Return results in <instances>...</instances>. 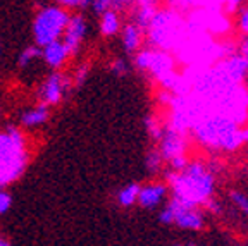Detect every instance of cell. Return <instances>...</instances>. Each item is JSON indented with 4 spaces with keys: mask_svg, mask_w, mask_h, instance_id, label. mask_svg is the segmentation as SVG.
Returning <instances> with one entry per match:
<instances>
[{
    "mask_svg": "<svg viewBox=\"0 0 248 246\" xmlns=\"http://www.w3.org/2000/svg\"><path fill=\"white\" fill-rule=\"evenodd\" d=\"M170 196L195 207H209L216 193V174L202 160H190L178 170H167Z\"/></svg>",
    "mask_w": 248,
    "mask_h": 246,
    "instance_id": "cell-1",
    "label": "cell"
},
{
    "mask_svg": "<svg viewBox=\"0 0 248 246\" xmlns=\"http://www.w3.org/2000/svg\"><path fill=\"white\" fill-rule=\"evenodd\" d=\"M195 139L209 150L236 152L248 145V126L236 123L231 117L219 112L205 110L191 127Z\"/></svg>",
    "mask_w": 248,
    "mask_h": 246,
    "instance_id": "cell-2",
    "label": "cell"
},
{
    "mask_svg": "<svg viewBox=\"0 0 248 246\" xmlns=\"http://www.w3.org/2000/svg\"><path fill=\"white\" fill-rule=\"evenodd\" d=\"M30 164V148L23 129L7 126L0 129V189L23 177Z\"/></svg>",
    "mask_w": 248,
    "mask_h": 246,
    "instance_id": "cell-3",
    "label": "cell"
},
{
    "mask_svg": "<svg viewBox=\"0 0 248 246\" xmlns=\"http://www.w3.org/2000/svg\"><path fill=\"white\" fill-rule=\"evenodd\" d=\"M133 64L140 73L147 74L155 83H159L164 92L174 93V95L178 93L181 81H179V74L176 71L174 57L169 52L143 46L138 54H135Z\"/></svg>",
    "mask_w": 248,
    "mask_h": 246,
    "instance_id": "cell-4",
    "label": "cell"
},
{
    "mask_svg": "<svg viewBox=\"0 0 248 246\" xmlns=\"http://www.w3.org/2000/svg\"><path fill=\"white\" fill-rule=\"evenodd\" d=\"M71 14L66 7L59 4L43 5L36 11L33 19V40L35 45L46 46L54 42L62 40L66 28L69 24Z\"/></svg>",
    "mask_w": 248,
    "mask_h": 246,
    "instance_id": "cell-5",
    "label": "cell"
},
{
    "mask_svg": "<svg viewBox=\"0 0 248 246\" xmlns=\"http://www.w3.org/2000/svg\"><path fill=\"white\" fill-rule=\"evenodd\" d=\"M181 17L176 9H159L145 31L148 46L164 52L174 50L181 36Z\"/></svg>",
    "mask_w": 248,
    "mask_h": 246,
    "instance_id": "cell-6",
    "label": "cell"
},
{
    "mask_svg": "<svg viewBox=\"0 0 248 246\" xmlns=\"http://www.w3.org/2000/svg\"><path fill=\"white\" fill-rule=\"evenodd\" d=\"M159 220L166 226H174L183 231L197 232L205 227V214L200 207L185 203L170 196L169 201L160 208Z\"/></svg>",
    "mask_w": 248,
    "mask_h": 246,
    "instance_id": "cell-7",
    "label": "cell"
},
{
    "mask_svg": "<svg viewBox=\"0 0 248 246\" xmlns=\"http://www.w3.org/2000/svg\"><path fill=\"white\" fill-rule=\"evenodd\" d=\"M188 131H183L179 127L172 126L170 123L164 124V131L160 135L159 141L155 146L159 148L166 166L169 170H178L185 167L190 158H188Z\"/></svg>",
    "mask_w": 248,
    "mask_h": 246,
    "instance_id": "cell-8",
    "label": "cell"
},
{
    "mask_svg": "<svg viewBox=\"0 0 248 246\" xmlns=\"http://www.w3.org/2000/svg\"><path fill=\"white\" fill-rule=\"evenodd\" d=\"M71 88H74L71 76L61 73V71H52L43 79L42 85L36 88L38 104H43L46 107H57L66 98V95L69 93Z\"/></svg>",
    "mask_w": 248,
    "mask_h": 246,
    "instance_id": "cell-9",
    "label": "cell"
},
{
    "mask_svg": "<svg viewBox=\"0 0 248 246\" xmlns=\"http://www.w3.org/2000/svg\"><path fill=\"white\" fill-rule=\"evenodd\" d=\"M170 189L166 181H150L147 184H141V191H140V200L138 205L145 210H157L162 208L164 205L169 201Z\"/></svg>",
    "mask_w": 248,
    "mask_h": 246,
    "instance_id": "cell-10",
    "label": "cell"
},
{
    "mask_svg": "<svg viewBox=\"0 0 248 246\" xmlns=\"http://www.w3.org/2000/svg\"><path fill=\"white\" fill-rule=\"evenodd\" d=\"M86 33H88V21L83 14L79 12H74L71 14V19L69 24L66 28V33L62 36V42L64 45L67 46V50H69L71 57L79 54L83 46V42L86 38Z\"/></svg>",
    "mask_w": 248,
    "mask_h": 246,
    "instance_id": "cell-11",
    "label": "cell"
},
{
    "mask_svg": "<svg viewBox=\"0 0 248 246\" xmlns=\"http://www.w3.org/2000/svg\"><path fill=\"white\" fill-rule=\"evenodd\" d=\"M119 38H121V45H123L124 52L133 55V54H138V52L143 48V42L147 40V36H145L143 28H140L135 21H129V23L123 24Z\"/></svg>",
    "mask_w": 248,
    "mask_h": 246,
    "instance_id": "cell-12",
    "label": "cell"
},
{
    "mask_svg": "<svg viewBox=\"0 0 248 246\" xmlns=\"http://www.w3.org/2000/svg\"><path fill=\"white\" fill-rule=\"evenodd\" d=\"M50 119V107L43 104H36L30 108H24L19 114V124L24 129H36L45 126Z\"/></svg>",
    "mask_w": 248,
    "mask_h": 246,
    "instance_id": "cell-13",
    "label": "cell"
},
{
    "mask_svg": "<svg viewBox=\"0 0 248 246\" xmlns=\"http://www.w3.org/2000/svg\"><path fill=\"white\" fill-rule=\"evenodd\" d=\"M69 57H71V54H69L67 46L64 45V42H62V40L54 42V43H50V45H46V46H43V48H42L43 62H45V64L48 65L52 71L61 69L62 65L69 61Z\"/></svg>",
    "mask_w": 248,
    "mask_h": 246,
    "instance_id": "cell-14",
    "label": "cell"
},
{
    "mask_svg": "<svg viewBox=\"0 0 248 246\" xmlns=\"http://www.w3.org/2000/svg\"><path fill=\"white\" fill-rule=\"evenodd\" d=\"M98 30L104 38H112V36L119 35L123 30V21H121V14L117 9H110L105 14L100 15V23H98Z\"/></svg>",
    "mask_w": 248,
    "mask_h": 246,
    "instance_id": "cell-15",
    "label": "cell"
},
{
    "mask_svg": "<svg viewBox=\"0 0 248 246\" xmlns=\"http://www.w3.org/2000/svg\"><path fill=\"white\" fill-rule=\"evenodd\" d=\"M140 191H141V184L140 183H129V184L123 186L116 195L117 205L123 208H131L135 205H138Z\"/></svg>",
    "mask_w": 248,
    "mask_h": 246,
    "instance_id": "cell-16",
    "label": "cell"
},
{
    "mask_svg": "<svg viewBox=\"0 0 248 246\" xmlns=\"http://www.w3.org/2000/svg\"><path fill=\"white\" fill-rule=\"evenodd\" d=\"M38 59H42V46L33 43V45L26 46L19 54V57H17V67H19V69H26V67H30V65L35 61H38Z\"/></svg>",
    "mask_w": 248,
    "mask_h": 246,
    "instance_id": "cell-17",
    "label": "cell"
},
{
    "mask_svg": "<svg viewBox=\"0 0 248 246\" xmlns=\"http://www.w3.org/2000/svg\"><path fill=\"white\" fill-rule=\"evenodd\" d=\"M145 167L150 174H159L162 172V169L166 167V162H164L162 155H160L159 148L154 146L147 152V157H145Z\"/></svg>",
    "mask_w": 248,
    "mask_h": 246,
    "instance_id": "cell-18",
    "label": "cell"
},
{
    "mask_svg": "<svg viewBox=\"0 0 248 246\" xmlns=\"http://www.w3.org/2000/svg\"><path fill=\"white\" fill-rule=\"evenodd\" d=\"M228 198L231 201V205L240 212L241 215H245L248 219V195L241 189H231L228 193Z\"/></svg>",
    "mask_w": 248,
    "mask_h": 246,
    "instance_id": "cell-19",
    "label": "cell"
},
{
    "mask_svg": "<svg viewBox=\"0 0 248 246\" xmlns=\"http://www.w3.org/2000/svg\"><path fill=\"white\" fill-rule=\"evenodd\" d=\"M145 127H147V133L150 135V138L154 139L155 143L159 141L160 135H162V131H164V123H160L157 117L148 116L147 119H145Z\"/></svg>",
    "mask_w": 248,
    "mask_h": 246,
    "instance_id": "cell-20",
    "label": "cell"
},
{
    "mask_svg": "<svg viewBox=\"0 0 248 246\" xmlns=\"http://www.w3.org/2000/svg\"><path fill=\"white\" fill-rule=\"evenodd\" d=\"M88 76H90V64H79L74 69V73H73V76H71V79H73V86L74 88H79V86H83L85 85V81L88 79Z\"/></svg>",
    "mask_w": 248,
    "mask_h": 246,
    "instance_id": "cell-21",
    "label": "cell"
},
{
    "mask_svg": "<svg viewBox=\"0 0 248 246\" xmlns=\"http://www.w3.org/2000/svg\"><path fill=\"white\" fill-rule=\"evenodd\" d=\"M108 69L112 71L116 76H119V77H123V76H128V73H129V64L124 59H121V57H117V59H112L110 61V64H108Z\"/></svg>",
    "mask_w": 248,
    "mask_h": 246,
    "instance_id": "cell-22",
    "label": "cell"
},
{
    "mask_svg": "<svg viewBox=\"0 0 248 246\" xmlns=\"http://www.w3.org/2000/svg\"><path fill=\"white\" fill-rule=\"evenodd\" d=\"M236 28L243 36H248V4L238 11L236 14Z\"/></svg>",
    "mask_w": 248,
    "mask_h": 246,
    "instance_id": "cell-23",
    "label": "cell"
},
{
    "mask_svg": "<svg viewBox=\"0 0 248 246\" xmlns=\"http://www.w3.org/2000/svg\"><path fill=\"white\" fill-rule=\"evenodd\" d=\"M247 4L248 0H221V5L226 14H238V11Z\"/></svg>",
    "mask_w": 248,
    "mask_h": 246,
    "instance_id": "cell-24",
    "label": "cell"
},
{
    "mask_svg": "<svg viewBox=\"0 0 248 246\" xmlns=\"http://www.w3.org/2000/svg\"><path fill=\"white\" fill-rule=\"evenodd\" d=\"M92 7L98 15L105 14V12L110 11V9H116V7H114V4H112V0H93Z\"/></svg>",
    "mask_w": 248,
    "mask_h": 246,
    "instance_id": "cell-25",
    "label": "cell"
},
{
    "mask_svg": "<svg viewBox=\"0 0 248 246\" xmlns=\"http://www.w3.org/2000/svg\"><path fill=\"white\" fill-rule=\"evenodd\" d=\"M12 205V196L7 189H0V215H4L5 212L11 208Z\"/></svg>",
    "mask_w": 248,
    "mask_h": 246,
    "instance_id": "cell-26",
    "label": "cell"
},
{
    "mask_svg": "<svg viewBox=\"0 0 248 246\" xmlns=\"http://www.w3.org/2000/svg\"><path fill=\"white\" fill-rule=\"evenodd\" d=\"M240 52L241 55H245V57L248 59V36H245L243 40H241V43H240Z\"/></svg>",
    "mask_w": 248,
    "mask_h": 246,
    "instance_id": "cell-27",
    "label": "cell"
},
{
    "mask_svg": "<svg viewBox=\"0 0 248 246\" xmlns=\"http://www.w3.org/2000/svg\"><path fill=\"white\" fill-rule=\"evenodd\" d=\"M112 4L116 9H121V7H128L129 4H135V0H112Z\"/></svg>",
    "mask_w": 248,
    "mask_h": 246,
    "instance_id": "cell-28",
    "label": "cell"
},
{
    "mask_svg": "<svg viewBox=\"0 0 248 246\" xmlns=\"http://www.w3.org/2000/svg\"><path fill=\"white\" fill-rule=\"evenodd\" d=\"M159 0H135V5H155L157 7Z\"/></svg>",
    "mask_w": 248,
    "mask_h": 246,
    "instance_id": "cell-29",
    "label": "cell"
},
{
    "mask_svg": "<svg viewBox=\"0 0 248 246\" xmlns=\"http://www.w3.org/2000/svg\"><path fill=\"white\" fill-rule=\"evenodd\" d=\"M0 246H12L11 241H9L7 238H4V236H0Z\"/></svg>",
    "mask_w": 248,
    "mask_h": 246,
    "instance_id": "cell-30",
    "label": "cell"
},
{
    "mask_svg": "<svg viewBox=\"0 0 248 246\" xmlns=\"http://www.w3.org/2000/svg\"><path fill=\"white\" fill-rule=\"evenodd\" d=\"M172 246H200L197 243H174Z\"/></svg>",
    "mask_w": 248,
    "mask_h": 246,
    "instance_id": "cell-31",
    "label": "cell"
},
{
    "mask_svg": "<svg viewBox=\"0 0 248 246\" xmlns=\"http://www.w3.org/2000/svg\"><path fill=\"white\" fill-rule=\"evenodd\" d=\"M0 55H2V45H0Z\"/></svg>",
    "mask_w": 248,
    "mask_h": 246,
    "instance_id": "cell-32",
    "label": "cell"
}]
</instances>
